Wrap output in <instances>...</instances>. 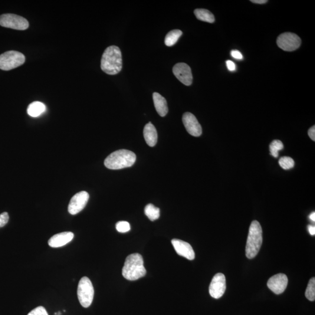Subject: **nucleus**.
I'll return each instance as SVG.
<instances>
[{
  "mask_svg": "<svg viewBox=\"0 0 315 315\" xmlns=\"http://www.w3.org/2000/svg\"><path fill=\"white\" fill-rule=\"evenodd\" d=\"M101 67L105 73L116 75L122 68V57L119 48L111 46L105 51L101 59Z\"/></svg>",
  "mask_w": 315,
  "mask_h": 315,
  "instance_id": "f257e3e1",
  "label": "nucleus"
},
{
  "mask_svg": "<svg viewBox=\"0 0 315 315\" xmlns=\"http://www.w3.org/2000/svg\"><path fill=\"white\" fill-rule=\"evenodd\" d=\"M146 269L142 256L133 254L127 257L122 269L123 276L130 281H135L145 276Z\"/></svg>",
  "mask_w": 315,
  "mask_h": 315,
  "instance_id": "f03ea898",
  "label": "nucleus"
},
{
  "mask_svg": "<svg viewBox=\"0 0 315 315\" xmlns=\"http://www.w3.org/2000/svg\"><path fill=\"white\" fill-rule=\"evenodd\" d=\"M136 154L131 151L120 150L114 152L105 160L104 164L110 169H121L129 168L135 163Z\"/></svg>",
  "mask_w": 315,
  "mask_h": 315,
  "instance_id": "7ed1b4c3",
  "label": "nucleus"
},
{
  "mask_svg": "<svg viewBox=\"0 0 315 315\" xmlns=\"http://www.w3.org/2000/svg\"><path fill=\"white\" fill-rule=\"evenodd\" d=\"M262 226L257 221L251 223L246 247V256L249 259H254L258 254L262 245Z\"/></svg>",
  "mask_w": 315,
  "mask_h": 315,
  "instance_id": "20e7f679",
  "label": "nucleus"
},
{
  "mask_svg": "<svg viewBox=\"0 0 315 315\" xmlns=\"http://www.w3.org/2000/svg\"><path fill=\"white\" fill-rule=\"evenodd\" d=\"M77 295L80 304L84 308L90 307L94 296V289L89 278L84 277L79 282Z\"/></svg>",
  "mask_w": 315,
  "mask_h": 315,
  "instance_id": "39448f33",
  "label": "nucleus"
},
{
  "mask_svg": "<svg viewBox=\"0 0 315 315\" xmlns=\"http://www.w3.org/2000/svg\"><path fill=\"white\" fill-rule=\"evenodd\" d=\"M25 61L24 54L17 51H8L0 55V69L9 71L21 66Z\"/></svg>",
  "mask_w": 315,
  "mask_h": 315,
  "instance_id": "423d86ee",
  "label": "nucleus"
},
{
  "mask_svg": "<svg viewBox=\"0 0 315 315\" xmlns=\"http://www.w3.org/2000/svg\"><path fill=\"white\" fill-rule=\"evenodd\" d=\"M0 25L3 27L24 31L29 27V22L22 16L12 14L0 16Z\"/></svg>",
  "mask_w": 315,
  "mask_h": 315,
  "instance_id": "0eeeda50",
  "label": "nucleus"
},
{
  "mask_svg": "<svg viewBox=\"0 0 315 315\" xmlns=\"http://www.w3.org/2000/svg\"><path fill=\"white\" fill-rule=\"evenodd\" d=\"M278 47L284 51L292 52L299 48L301 38L293 33L286 32L281 34L277 38Z\"/></svg>",
  "mask_w": 315,
  "mask_h": 315,
  "instance_id": "6e6552de",
  "label": "nucleus"
},
{
  "mask_svg": "<svg viewBox=\"0 0 315 315\" xmlns=\"http://www.w3.org/2000/svg\"><path fill=\"white\" fill-rule=\"evenodd\" d=\"M90 196L87 192L82 191L75 194L69 203L68 210L71 215L77 214L86 206Z\"/></svg>",
  "mask_w": 315,
  "mask_h": 315,
  "instance_id": "1a4fd4ad",
  "label": "nucleus"
},
{
  "mask_svg": "<svg viewBox=\"0 0 315 315\" xmlns=\"http://www.w3.org/2000/svg\"><path fill=\"white\" fill-rule=\"evenodd\" d=\"M226 290V279L222 273L216 274L210 285L209 293L215 299H219L225 293Z\"/></svg>",
  "mask_w": 315,
  "mask_h": 315,
  "instance_id": "9d476101",
  "label": "nucleus"
},
{
  "mask_svg": "<svg viewBox=\"0 0 315 315\" xmlns=\"http://www.w3.org/2000/svg\"><path fill=\"white\" fill-rule=\"evenodd\" d=\"M173 73L175 77L186 86L192 84L193 75L191 68L186 63L176 64L173 68Z\"/></svg>",
  "mask_w": 315,
  "mask_h": 315,
  "instance_id": "9b49d317",
  "label": "nucleus"
},
{
  "mask_svg": "<svg viewBox=\"0 0 315 315\" xmlns=\"http://www.w3.org/2000/svg\"><path fill=\"white\" fill-rule=\"evenodd\" d=\"M182 120L184 126L190 135L195 137H199L202 135V126L192 113L189 112L184 113Z\"/></svg>",
  "mask_w": 315,
  "mask_h": 315,
  "instance_id": "f8f14e48",
  "label": "nucleus"
},
{
  "mask_svg": "<svg viewBox=\"0 0 315 315\" xmlns=\"http://www.w3.org/2000/svg\"><path fill=\"white\" fill-rule=\"evenodd\" d=\"M288 277L284 274H277L269 279L267 286L275 294L284 293L288 285Z\"/></svg>",
  "mask_w": 315,
  "mask_h": 315,
  "instance_id": "ddd939ff",
  "label": "nucleus"
},
{
  "mask_svg": "<svg viewBox=\"0 0 315 315\" xmlns=\"http://www.w3.org/2000/svg\"><path fill=\"white\" fill-rule=\"evenodd\" d=\"M171 242L177 254L188 259V260H194L195 258L194 250L188 242L177 239H173Z\"/></svg>",
  "mask_w": 315,
  "mask_h": 315,
  "instance_id": "4468645a",
  "label": "nucleus"
},
{
  "mask_svg": "<svg viewBox=\"0 0 315 315\" xmlns=\"http://www.w3.org/2000/svg\"><path fill=\"white\" fill-rule=\"evenodd\" d=\"M74 235L71 232L59 233L52 236L48 241V244L52 248H60L67 245L73 240Z\"/></svg>",
  "mask_w": 315,
  "mask_h": 315,
  "instance_id": "2eb2a0df",
  "label": "nucleus"
},
{
  "mask_svg": "<svg viewBox=\"0 0 315 315\" xmlns=\"http://www.w3.org/2000/svg\"><path fill=\"white\" fill-rule=\"evenodd\" d=\"M144 137L148 145L154 147L156 145L158 140V133L155 126L150 122L144 127Z\"/></svg>",
  "mask_w": 315,
  "mask_h": 315,
  "instance_id": "dca6fc26",
  "label": "nucleus"
},
{
  "mask_svg": "<svg viewBox=\"0 0 315 315\" xmlns=\"http://www.w3.org/2000/svg\"><path fill=\"white\" fill-rule=\"evenodd\" d=\"M153 98L157 113L161 117L165 116L168 112V105L165 98L158 93H154Z\"/></svg>",
  "mask_w": 315,
  "mask_h": 315,
  "instance_id": "f3484780",
  "label": "nucleus"
},
{
  "mask_svg": "<svg viewBox=\"0 0 315 315\" xmlns=\"http://www.w3.org/2000/svg\"><path fill=\"white\" fill-rule=\"evenodd\" d=\"M46 110L45 105L41 102H34L29 105L27 112L31 117H38L40 116Z\"/></svg>",
  "mask_w": 315,
  "mask_h": 315,
  "instance_id": "a211bd4d",
  "label": "nucleus"
},
{
  "mask_svg": "<svg viewBox=\"0 0 315 315\" xmlns=\"http://www.w3.org/2000/svg\"><path fill=\"white\" fill-rule=\"evenodd\" d=\"M194 13L199 20L209 23H213L215 21L214 15L208 9H196Z\"/></svg>",
  "mask_w": 315,
  "mask_h": 315,
  "instance_id": "6ab92c4d",
  "label": "nucleus"
},
{
  "mask_svg": "<svg viewBox=\"0 0 315 315\" xmlns=\"http://www.w3.org/2000/svg\"><path fill=\"white\" fill-rule=\"evenodd\" d=\"M182 32L179 29H174L170 31L166 35L165 39V44L167 47H172L178 42L179 39L181 37Z\"/></svg>",
  "mask_w": 315,
  "mask_h": 315,
  "instance_id": "aec40b11",
  "label": "nucleus"
},
{
  "mask_svg": "<svg viewBox=\"0 0 315 315\" xmlns=\"http://www.w3.org/2000/svg\"><path fill=\"white\" fill-rule=\"evenodd\" d=\"M145 214L151 221H154L158 219L160 216V210L152 204H149L144 209Z\"/></svg>",
  "mask_w": 315,
  "mask_h": 315,
  "instance_id": "412c9836",
  "label": "nucleus"
},
{
  "mask_svg": "<svg viewBox=\"0 0 315 315\" xmlns=\"http://www.w3.org/2000/svg\"><path fill=\"white\" fill-rule=\"evenodd\" d=\"M283 149V143L280 140H274L270 145V154L274 158H277L279 156V152Z\"/></svg>",
  "mask_w": 315,
  "mask_h": 315,
  "instance_id": "4be33fe9",
  "label": "nucleus"
},
{
  "mask_svg": "<svg viewBox=\"0 0 315 315\" xmlns=\"http://www.w3.org/2000/svg\"><path fill=\"white\" fill-rule=\"evenodd\" d=\"M305 296L307 299L311 301L315 300V278H312L308 284L306 292H305Z\"/></svg>",
  "mask_w": 315,
  "mask_h": 315,
  "instance_id": "5701e85b",
  "label": "nucleus"
},
{
  "mask_svg": "<svg viewBox=\"0 0 315 315\" xmlns=\"http://www.w3.org/2000/svg\"><path fill=\"white\" fill-rule=\"evenodd\" d=\"M279 165L285 170H289L294 168L295 162L293 158L289 157H281L279 160Z\"/></svg>",
  "mask_w": 315,
  "mask_h": 315,
  "instance_id": "b1692460",
  "label": "nucleus"
},
{
  "mask_svg": "<svg viewBox=\"0 0 315 315\" xmlns=\"http://www.w3.org/2000/svg\"><path fill=\"white\" fill-rule=\"evenodd\" d=\"M117 231L120 233H126L130 231L131 227L129 222L127 221H119L116 225Z\"/></svg>",
  "mask_w": 315,
  "mask_h": 315,
  "instance_id": "393cba45",
  "label": "nucleus"
},
{
  "mask_svg": "<svg viewBox=\"0 0 315 315\" xmlns=\"http://www.w3.org/2000/svg\"><path fill=\"white\" fill-rule=\"evenodd\" d=\"M28 315H49L48 312L44 307H38L35 308Z\"/></svg>",
  "mask_w": 315,
  "mask_h": 315,
  "instance_id": "a878e982",
  "label": "nucleus"
},
{
  "mask_svg": "<svg viewBox=\"0 0 315 315\" xmlns=\"http://www.w3.org/2000/svg\"><path fill=\"white\" fill-rule=\"evenodd\" d=\"M9 220V215L7 212H4L0 214V227H3L7 224Z\"/></svg>",
  "mask_w": 315,
  "mask_h": 315,
  "instance_id": "bb28decb",
  "label": "nucleus"
},
{
  "mask_svg": "<svg viewBox=\"0 0 315 315\" xmlns=\"http://www.w3.org/2000/svg\"><path fill=\"white\" fill-rule=\"evenodd\" d=\"M231 54L232 57H234L235 59H238V60H242L243 58V55L241 52L237 50L232 51Z\"/></svg>",
  "mask_w": 315,
  "mask_h": 315,
  "instance_id": "cd10ccee",
  "label": "nucleus"
},
{
  "mask_svg": "<svg viewBox=\"0 0 315 315\" xmlns=\"http://www.w3.org/2000/svg\"><path fill=\"white\" fill-rule=\"evenodd\" d=\"M226 64L228 70L230 71H234L235 70L236 66L234 62L231 60H227L226 61Z\"/></svg>",
  "mask_w": 315,
  "mask_h": 315,
  "instance_id": "c85d7f7f",
  "label": "nucleus"
},
{
  "mask_svg": "<svg viewBox=\"0 0 315 315\" xmlns=\"http://www.w3.org/2000/svg\"><path fill=\"white\" fill-rule=\"evenodd\" d=\"M308 135L310 137L311 139L313 141H315V126L312 127L311 129L308 131Z\"/></svg>",
  "mask_w": 315,
  "mask_h": 315,
  "instance_id": "c756f323",
  "label": "nucleus"
},
{
  "mask_svg": "<svg viewBox=\"0 0 315 315\" xmlns=\"http://www.w3.org/2000/svg\"><path fill=\"white\" fill-rule=\"evenodd\" d=\"M308 230L310 233L311 235H315V226L313 225H309L308 226Z\"/></svg>",
  "mask_w": 315,
  "mask_h": 315,
  "instance_id": "7c9ffc66",
  "label": "nucleus"
},
{
  "mask_svg": "<svg viewBox=\"0 0 315 315\" xmlns=\"http://www.w3.org/2000/svg\"><path fill=\"white\" fill-rule=\"evenodd\" d=\"M251 1L255 3V4H265L268 1L267 0H251Z\"/></svg>",
  "mask_w": 315,
  "mask_h": 315,
  "instance_id": "2f4dec72",
  "label": "nucleus"
},
{
  "mask_svg": "<svg viewBox=\"0 0 315 315\" xmlns=\"http://www.w3.org/2000/svg\"><path fill=\"white\" fill-rule=\"evenodd\" d=\"M310 218L312 221L315 222V212H314L312 213V214L310 215Z\"/></svg>",
  "mask_w": 315,
  "mask_h": 315,
  "instance_id": "473e14b6",
  "label": "nucleus"
}]
</instances>
